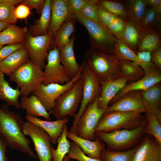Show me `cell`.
I'll return each mask as SVG.
<instances>
[{
	"mask_svg": "<svg viewBox=\"0 0 161 161\" xmlns=\"http://www.w3.org/2000/svg\"><path fill=\"white\" fill-rule=\"evenodd\" d=\"M124 4L128 11L129 21L138 27L147 7L145 0H129Z\"/></svg>",
	"mask_w": 161,
	"mask_h": 161,
	"instance_id": "cell-32",
	"label": "cell"
},
{
	"mask_svg": "<svg viewBox=\"0 0 161 161\" xmlns=\"http://www.w3.org/2000/svg\"><path fill=\"white\" fill-rule=\"evenodd\" d=\"M146 123L145 117L141 113L113 111L103 114L95 131L108 132L116 130L133 129L145 125Z\"/></svg>",
	"mask_w": 161,
	"mask_h": 161,
	"instance_id": "cell-4",
	"label": "cell"
},
{
	"mask_svg": "<svg viewBox=\"0 0 161 161\" xmlns=\"http://www.w3.org/2000/svg\"><path fill=\"white\" fill-rule=\"evenodd\" d=\"M161 13L152 7H147L145 13L140 22L138 27L141 32L153 30L159 31L157 28L160 26Z\"/></svg>",
	"mask_w": 161,
	"mask_h": 161,
	"instance_id": "cell-33",
	"label": "cell"
},
{
	"mask_svg": "<svg viewBox=\"0 0 161 161\" xmlns=\"http://www.w3.org/2000/svg\"><path fill=\"white\" fill-rule=\"evenodd\" d=\"M74 16L76 21L86 29L91 47L104 53L114 54V46L118 39L107 27L98 24L79 13Z\"/></svg>",
	"mask_w": 161,
	"mask_h": 161,
	"instance_id": "cell-5",
	"label": "cell"
},
{
	"mask_svg": "<svg viewBox=\"0 0 161 161\" xmlns=\"http://www.w3.org/2000/svg\"><path fill=\"white\" fill-rule=\"evenodd\" d=\"M20 88L21 96H28L42 83L43 71L30 59L10 76Z\"/></svg>",
	"mask_w": 161,
	"mask_h": 161,
	"instance_id": "cell-6",
	"label": "cell"
},
{
	"mask_svg": "<svg viewBox=\"0 0 161 161\" xmlns=\"http://www.w3.org/2000/svg\"><path fill=\"white\" fill-rule=\"evenodd\" d=\"M113 52L119 60L129 61L138 64L145 73L153 72L158 68L152 63L145 64L141 62L138 58L137 52L121 40H117L115 44Z\"/></svg>",
	"mask_w": 161,
	"mask_h": 161,
	"instance_id": "cell-23",
	"label": "cell"
},
{
	"mask_svg": "<svg viewBox=\"0 0 161 161\" xmlns=\"http://www.w3.org/2000/svg\"><path fill=\"white\" fill-rule=\"evenodd\" d=\"M23 132L31 138L39 161H51L52 146L49 135L40 127L27 121L24 122Z\"/></svg>",
	"mask_w": 161,
	"mask_h": 161,
	"instance_id": "cell-11",
	"label": "cell"
},
{
	"mask_svg": "<svg viewBox=\"0 0 161 161\" xmlns=\"http://www.w3.org/2000/svg\"><path fill=\"white\" fill-rule=\"evenodd\" d=\"M142 102L146 112L155 115L161 123V84L157 83L141 91Z\"/></svg>",
	"mask_w": 161,
	"mask_h": 161,
	"instance_id": "cell-17",
	"label": "cell"
},
{
	"mask_svg": "<svg viewBox=\"0 0 161 161\" xmlns=\"http://www.w3.org/2000/svg\"><path fill=\"white\" fill-rule=\"evenodd\" d=\"M81 66L78 73L69 82L64 84L52 83L46 85L42 83L32 92V94L38 98L47 112L52 110L58 97L82 77L81 65Z\"/></svg>",
	"mask_w": 161,
	"mask_h": 161,
	"instance_id": "cell-10",
	"label": "cell"
},
{
	"mask_svg": "<svg viewBox=\"0 0 161 161\" xmlns=\"http://www.w3.org/2000/svg\"><path fill=\"white\" fill-rule=\"evenodd\" d=\"M92 0H66L68 9L70 15L79 13L83 7Z\"/></svg>",
	"mask_w": 161,
	"mask_h": 161,
	"instance_id": "cell-44",
	"label": "cell"
},
{
	"mask_svg": "<svg viewBox=\"0 0 161 161\" xmlns=\"http://www.w3.org/2000/svg\"><path fill=\"white\" fill-rule=\"evenodd\" d=\"M84 60L100 82L121 77L120 61L114 54L103 52L91 47L84 53Z\"/></svg>",
	"mask_w": 161,
	"mask_h": 161,
	"instance_id": "cell-2",
	"label": "cell"
},
{
	"mask_svg": "<svg viewBox=\"0 0 161 161\" xmlns=\"http://www.w3.org/2000/svg\"><path fill=\"white\" fill-rule=\"evenodd\" d=\"M76 18L74 15H70L58 30L52 45V48L59 49L68 44L70 36L75 29Z\"/></svg>",
	"mask_w": 161,
	"mask_h": 161,
	"instance_id": "cell-28",
	"label": "cell"
},
{
	"mask_svg": "<svg viewBox=\"0 0 161 161\" xmlns=\"http://www.w3.org/2000/svg\"><path fill=\"white\" fill-rule=\"evenodd\" d=\"M145 125L131 129L95 132L96 137L103 142L108 150L122 151L132 148L143 140Z\"/></svg>",
	"mask_w": 161,
	"mask_h": 161,
	"instance_id": "cell-3",
	"label": "cell"
},
{
	"mask_svg": "<svg viewBox=\"0 0 161 161\" xmlns=\"http://www.w3.org/2000/svg\"><path fill=\"white\" fill-rule=\"evenodd\" d=\"M45 0H21V4L27 6L30 9H35L38 15L41 14Z\"/></svg>",
	"mask_w": 161,
	"mask_h": 161,
	"instance_id": "cell-46",
	"label": "cell"
},
{
	"mask_svg": "<svg viewBox=\"0 0 161 161\" xmlns=\"http://www.w3.org/2000/svg\"><path fill=\"white\" fill-rule=\"evenodd\" d=\"M66 137L76 144L88 156L101 160V153L106 148L105 143L96 137L95 140H90L69 131L67 133Z\"/></svg>",
	"mask_w": 161,
	"mask_h": 161,
	"instance_id": "cell-21",
	"label": "cell"
},
{
	"mask_svg": "<svg viewBox=\"0 0 161 161\" xmlns=\"http://www.w3.org/2000/svg\"><path fill=\"white\" fill-rule=\"evenodd\" d=\"M97 7L100 21L104 27H107L118 17L100 5L97 4Z\"/></svg>",
	"mask_w": 161,
	"mask_h": 161,
	"instance_id": "cell-43",
	"label": "cell"
},
{
	"mask_svg": "<svg viewBox=\"0 0 161 161\" xmlns=\"http://www.w3.org/2000/svg\"><path fill=\"white\" fill-rule=\"evenodd\" d=\"M97 4L101 5L114 14L129 21L128 11L124 3L117 1L97 0Z\"/></svg>",
	"mask_w": 161,
	"mask_h": 161,
	"instance_id": "cell-39",
	"label": "cell"
},
{
	"mask_svg": "<svg viewBox=\"0 0 161 161\" xmlns=\"http://www.w3.org/2000/svg\"><path fill=\"white\" fill-rule=\"evenodd\" d=\"M139 143L135 147L125 151H114L105 149L101 153L102 161H131Z\"/></svg>",
	"mask_w": 161,
	"mask_h": 161,
	"instance_id": "cell-37",
	"label": "cell"
},
{
	"mask_svg": "<svg viewBox=\"0 0 161 161\" xmlns=\"http://www.w3.org/2000/svg\"><path fill=\"white\" fill-rule=\"evenodd\" d=\"M101 90L98 99L99 107L106 110L109 104L118 92L127 83L125 78L121 77L116 79L100 82Z\"/></svg>",
	"mask_w": 161,
	"mask_h": 161,
	"instance_id": "cell-19",
	"label": "cell"
},
{
	"mask_svg": "<svg viewBox=\"0 0 161 161\" xmlns=\"http://www.w3.org/2000/svg\"><path fill=\"white\" fill-rule=\"evenodd\" d=\"M26 118L27 121L40 127L46 132L50 137L52 144L57 143L58 138L61 135L65 125L69 122L65 117L54 121L44 120L38 118L27 115Z\"/></svg>",
	"mask_w": 161,
	"mask_h": 161,
	"instance_id": "cell-20",
	"label": "cell"
},
{
	"mask_svg": "<svg viewBox=\"0 0 161 161\" xmlns=\"http://www.w3.org/2000/svg\"><path fill=\"white\" fill-rule=\"evenodd\" d=\"M7 161H9L7 159Z\"/></svg>",
	"mask_w": 161,
	"mask_h": 161,
	"instance_id": "cell-55",
	"label": "cell"
},
{
	"mask_svg": "<svg viewBox=\"0 0 161 161\" xmlns=\"http://www.w3.org/2000/svg\"><path fill=\"white\" fill-rule=\"evenodd\" d=\"M21 95L18 88L14 89L11 86L9 82L5 79L4 74L0 72V100L5 102L9 106L19 109L21 106L19 97Z\"/></svg>",
	"mask_w": 161,
	"mask_h": 161,
	"instance_id": "cell-29",
	"label": "cell"
},
{
	"mask_svg": "<svg viewBox=\"0 0 161 161\" xmlns=\"http://www.w3.org/2000/svg\"><path fill=\"white\" fill-rule=\"evenodd\" d=\"M151 61L155 66L161 69V47L151 53Z\"/></svg>",
	"mask_w": 161,
	"mask_h": 161,
	"instance_id": "cell-48",
	"label": "cell"
},
{
	"mask_svg": "<svg viewBox=\"0 0 161 161\" xmlns=\"http://www.w3.org/2000/svg\"><path fill=\"white\" fill-rule=\"evenodd\" d=\"M83 84L82 76L56 100L54 107L50 111L57 120L67 116H75L82 100Z\"/></svg>",
	"mask_w": 161,
	"mask_h": 161,
	"instance_id": "cell-7",
	"label": "cell"
},
{
	"mask_svg": "<svg viewBox=\"0 0 161 161\" xmlns=\"http://www.w3.org/2000/svg\"><path fill=\"white\" fill-rule=\"evenodd\" d=\"M10 24H11L9 23L0 21V32L5 29Z\"/></svg>",
	"mask_w": 161,
	"mask_h": 161,
	"instance_id": "cell-52",
	"label": "cell"
},
{
	"mask_svg": "<svg viewBox=\"0 0 161 161\" xmlns=\"http://www.w3.org/2000/svg\"><path fill=\"white\" fill-rule=\"evenodd\" d=\"M63 161H72L70 160V159L68 158L67 155L65 156L64 159Z\"/></svg>",
	"mask_w": 161,
	"mask_h": 161,
	"instance_id": "cell-53",
	"label": "cell"
},
{
	"mask_svg": "<svg viewBox=\"0 0 161 161\" xmlns=\"http://www.w3.org/2000/svg\"><path fill=\"white\" fill-rule=\"evenodd\" d=\"M97 0H92L91 2L86 4L83 7L79 13L87 19L104 27L102 24L99 19L97 7Z\"/></svg>",
	"mask_w": 161,
	"mask_h": 161,
	"instance_id": "cell-40",
	"label": "cell"
},
{
	"mask_svg": "<svg viewBox=\"0 0 161 161\" xmlns=\"http://www.w3.org/2000/svg\"><path fill=\"white\" fill-rule=\"evenodd\" d=\"M161 145L147 134L140 143L131 161H161Z\"/></svg>",
	"mask_w": 161,
	"mask_h": 161,
	"instance_id": "cell-15",
	"label": "cell"
},
{
	"mask_svg": "<svg viewBox=\"0 0 161 161\" xmlns=\"http://www.w3.org/2000/svg\"><path fill=\"white\" fill-rule=\"evenodd\" d=\"M7 147L0 137V161H7L8 159L6 156Z\"/></svg>",
	"mask_w": 161,
	"mask_h": 161,
	"instance_id": "cell-50",
	"label": "cell"
},
{
	"mask_svg": "<svg viewBox=\"0 0 161 161\" xmlns=\"http://www.w3.org/2000/svg\"><path fill=\"white\" fill-rule=\"evenodd\" d=\"M98 97L89 104L79 118L76 126L77 135L91 141L96 138L95 130L106 110L100 109Z\"/></svg>",
	"mask_w": 161,
	"mask_h": 161,
	"instance_id": "cell-9",
	"label": "cell"
},
{
	"mask_svg": "<svg viewBox=\"0 0 161 161\" xmlns=\"http://www.w3.org/2000/svg\"><path fill=\"white\" fill-rule=\"evenodd\" d=\"M160 69H157L151 72L145 73L139 80L131 83H127L121 89L111 100L109 105L112 104L126 93L131 91L145 90L157 83H161Z\"/></svg>",
	"mask_w": 161,
	"mask_h": 161,
	"instance_id": "cell-16",
	"label": "cell"
},
{
	"mask_svg": "<svg viewBox=\"0 0 161 161\" xmlns=\"http://www.w3.org/2000/svg\"><path fill=\"white\" fill-rule=\"evenodd\" d=\"M30 9L23 4L18 5L15 10V16L17 19H26L30 16Z\"/></svg>",
	"mask_w": 161,
	"mask_h": 161,
	"instance_id": "cell-47",
	"label": "cell"
},
{
	"mask_svg": "<svg viewBox=\"0 0 161 161\" xmlns=\"http://www.w3.org/2000/svg\"><path fill=\"white\" fill-rule=\"evenodd\" d=\"M75 36L73 35L70 42L59 49L60 58L61 64L71 79L75 77L81 68V65L77 61L74 51Z\"/></svg>",
	"mask_w": 161,
	"mask_h": 161,
	"instance_id": "cell-22",
	"label": "cell"
},
{
	"mask_svg": "<svg viewBox=\"0 0 161 161\" xmlns=\"http://www.w3.org/2000/svg\"><path fill=\"white\" fill-rule=\"evenodd\" d=\"M151 53L150 52L145 51L137 52L138 58L139 60L145 64H150L152 63L151 61Z\"/></svg>",
	"mask_w": 161,
	"mask_h": 161,
	"instance_id": "cell-49",
	"label": "cell"
},
{
	"mask_svg": "<svg viewBox=\"0 0 161 161\" xmlns=\"http://www.w3.org/2000/svg\"><path fill=\"white\" fill-rule=\"evenodd\" d=\"M81 65V73L83 79L82 99L69 131L77 135L76 126L79 118L87 106L99 97L101 90L99 80L91 70L84 59Z\"/></svg>",
	"mask_w": 161,
	"mask_h": 161,
	"instance_id": "cell-8",
	"label": "cell"
},
{
	"mask_svg": "<svg viewBox=\"0 0 161 161\" xmlns=\"http://www.w3.org/2000/svg\"><path fill=\"white\" fill-rule=\"evenodd\" d=\"M3 47V46H2L0 44V49H1V48L2 47Z\"/></svg>",
	"mask_w": 161,
	"mask_h": 161,
	"instance_id": "cell-54",
	"label": "cell"
},
{
	"mask_svg": "<svg viewBox=\"0 0 161 161\" xmlns=\"http://www.w3.org/2000/svg\"><path fill=\"white\" fill-rule=\"evenodd\" d=\"M24 47L23 44H8L0 49V62L16 50Z\"/></svg>",
	"mask_w": 161,
	"mask_h": 161,
	"instance_id": "cell-45",
	"label": "cell"
},
{
	"mask_svg": "<svg viewBox=\"0 0 161 161\" xmlns=\"http://www.w3.org/2000/svg\"><path fill=\"white\" fill-rule=\"evenodd\" d=\"M51 0H46L40 18L31 25L28 33L32 36L47 35L51 20Z\"/></svg>",
	"mask_w": 161,
	"mask_h": 161,
	"instance_id": "cell-27",
	"label": "cell"
},
{
	"mask_svg": "<svg viewBox=\"0 0 161 161\" xmlns=\"http://www.w3.org/2000/svg\"><path fill=\"white\" fill-rule=\"evenodd\" d=\"M28 33L27 27H21L11 24L0 32V44H24Z\"/></svg>",
	"mask_w": 161,
	"mask_h": 161,
	"instance_id": "cell-26",
	"label": "cell"
},
{
	"mask_svg": "<svg viewBox=\"0 0 161 161\" xmlns=\"http://www.w3.org/2000/svg\"><path fill=\"white\" fill-rule=\"evenodd\" d=\"M146 123L144 133L151 136L161 145V125L156 116L147 112L145 113Z\"/></svg>",
	"mask_w": 161,
	"mask_h": 161,
	"instance_id": "cell-38",
	"label": "cell"
},
{
	"mask_svg": "<svg viewBox=\"0 0 161 161\" xmlns=\"http://www.w3.org/2000/svg\"><path fill=\"white\" fill-rule=\"evenodd\" d=\"M30 59L24 47L18 49L0 62V72L9 76Z\"/></svg>",
	"mask_w": 161,
	"mask_h": 161,
	"instance_id": "cell-24",
	"label": "cell"
},
{
	"mask_svg": "<svg viewBox=\"0 0 161 161\" xmlns=\"http://www.w3.org/2000/svg\"><path fill=\"white\" fill-rule=\"evenodd\" d=\"M121 77L125 78L127 83H131L138 80L145 75V72L138 64L127 60H119Z\"/></svg>",
	"mask_w": 161,
	"mask_h": 161,
	"instance_id": "cell-31",
	"label": "cell"
},
{
	"mask_svg": "<svg viewBox=\"0 0 161 161\" xmlns=\"http://www.w3.org/2000/svg\"><path fill=\"white\" fill-rule=\"evenodd\" d=\"M161 47L160 31L150 30L141 32V35L137 52L148 51L152 53Z\"/></svg>",
	"mask_w": 161,
	"mask_h": 161,
	"instance_id": "cell-30",
	"label": "cell"
},
{
	"mask_svg": "<svg viewBox=\"0 0 161 161\" xmlns=\"http://www.w3.org/2000/svg\"><path fill=\"white\" fill-rule=\"evenodd\" d=\"M53 41L52 36L48 34L32 36L28 33L23 44L24 47L28 51L30 60L42 70L45 65L47 51Z\"/></svg>",
	"mask_w": 161,
	"mask_h": 161,
	"instance_id": "cell-13",
	"label": "cell"
},
{
	"mask_svg": "<svg viewBox=\"0 0 161 161\" xmlns=\"http://www.w3.org/2000/svg\"><path fill=\"white\" fill-rule=\"evenodd\" d=\"M47 62L44 67L42 83L46 85L52 83L64 84L72 79L61 62L59 49L53 48L48 53Z\"/></svg>",
	"mask_w": 161,
	"mask_h": 161,
	"instance_id": "cell-12",
	"label": "cell"
},
{
	"mask_svg": "<svg viewBox=\"0 0 161 161\" xmlns=\"http://www.w3.org/2000/svg\"><path fill=\"white\" fill-rule=\"evenodd\" d=\"M127 21L118 17L107 28L118 39H121Z\"/></svg>",
	"mask_w": 161,
	"mask_h": 161,
	"instance_id": "cell-42",
	"label": "cell"
},
{
	"mask_svg": "<svg viewBox=\"0 0 161 161\" xmlns=\"http://www.w3.org/2000/svg\"><path fill=\"white\" fill-rule=\"evenodd\" d=\"M147 7H152L161 13V0H145Z\"/></svg>",
	"mask_w": 161,
	"mask_h": 161,
	"instance_id": "cell-51",
	"label": "cell"
},
{
	"mask_svg": "<svg viewBox=\"0 0 161 161\" xmlns=\"http://www.w3.org/2000/svg\"><path fill=\"white\" fill-rule=\"evenodd\" d=\"M68 131V127L66 124L64 126L62 134L58 138L57 148L55 149L52 147L51 161H63L64 157L69 153L71 143L66 137Z\"/></svg>",
	"mask_w": 161,
	"mask_h": 161,
	"instance_id": "cell-34",
	"label": "cell"
},
{
	"mask_svg": "<svg viewBox=\"0 0 161 161\" xmlns=\"http://www.w3.org/2000/svg\"><path fill=\"white\" fill-rule=\"evenodd\" d=\"M51 11L50 22L48 34L54 40L60 27L70 14L66 0H51Z\"/></svg>",
	"mask_w": 161,
	"mask_h": 161,
	"instance_id": "cell-18",
	"label": "cell"
},
{
	"mask_svg": "<svg viewBox=\"0 0 161 161\" xmlns=\"http://www.w3.org/2000/svg\"><path fill=\"white\" fill-rule=\"evenodd\" d=\"M141 35V32L139 28L132 23L127 21L120 40L137 52Z\"/></svg>",
	"mask_w": 161,
	"mask_h": 161,
	"instance_id": "cell-35",
	"label": "cell"
},
{
	"mask_svg": "<svg viewBox=\"0 0 161 161\" xmlns=\"http://www.w3.org/2000/svg\"><path fill=\"white\" fill-rule=\"evenodd\" d=\"M24 122L20 114L10 110L6 104L0 108V137L7 146L37 159L30 146V141L23 133Z\"/></svg>",
	"mask_w": 161,
	"mask_h": 161,
	"instance_id": "cell-1",
	"label": "cell"
},
{
	"mask_svg": "<svg viewBox=\"0 0 161 161\" xmlns=\"http://www.w3.org/2000/svg\"><path fill=\"white\" fill-rule=\"evenodd\" d=\"M20 102L21 108L25 110L27 115L37 118L43 117L46 120H51V112H47L38 98L33 94L29 97L22 96Z\"/></svg>",
	"mask_w": 161,
	"mask_h": 161,
	"instance_id": "cell-25",
	"label": "cell"
},
{
	"mask_svg": "<svg viewBox=\"0 0 161 161\" xmlns=\"http://www.w3.org/2000/svg\"><path fill=\"white\" fill-rule=\"evenodd\" d=\"M113 111L134 112L141 114L146 112L142 102L141 91H133L126 93L116 102L109 106L104 114Z\"/></svg>",
	"mask_w": 161,
	"mask_h": 161,
	"instance_id": "cell-14",
	"label": "cell"
},
{
	"mask_svg": "<svg viewBox=\"0 0 161 161\" xmlns=\"http://www.w3.org/2000/svg\"><path fill=\"white\" fill-rule=\"evenodd\" d=\"M67 155L70 159H74L78 161H102L87 156L80 148L73 142L71 143L70 150Z\"/></svg>",
	"mask_w": 161,
	"mask_h": 161,
	"instance_id": "cell-41",
	"label": "cell"
},
{
	"mask_svg": "<svg viewBox=\"0 0 161 161\" xmlns=\"http://www.w3.org/2000/svg\"><path fill=\"white\" fill-rule=\"evenodd\" d=\"M21 0H0V21L10 24L17 22L15 14V5Z\"/></svg>",
	"mask_w": 161,
	"mask_h": 161,
	"instance_id": "cell-36",
	"label": "cell"
}]
</instances>
